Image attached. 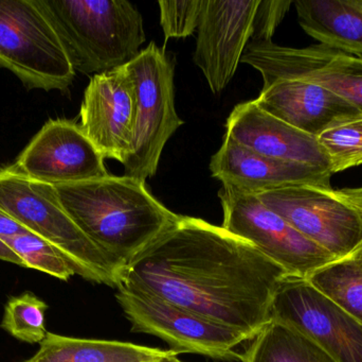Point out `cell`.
<instances>
[{"label": "cell", "instance_id": "cell-28", "mask_svg": "<svg viewBox=\"0 0 362 362\" xmlns=\"http://www.w3.org/2000/svg\"><path fill=\"white\" fill-rule=\"evenodd\" d=\"M337 193L342 199L346 200L362 210V186L356 188L340 189L337 191Z\"/></svg>", "mask_w": 362, "mask_h": 362}, {"label": "cell", "instance_id": "cell-10", "mask_svg": "<svg viewBox=\"0 0 362 362\" xmlns=\"http://www.w3.org/2000/svg\"><path fill=\"white\" fill-rule=\"evenodd\" d=\"M240 63L259 72L264 83L276 79L316 83L356 106L362 115V57L323 44L293 48L249 42Z\"/></svg>", "mask_w": 362, "mask_h": 362}, {"label": "cell", "instance_id": "cell-15", "mask_svg": "<svg viewBox=\"0 0 362 362\" xmlns=\"http://www.w3.org/2000/svg\"><path fill=\"white\" fill-rule=\"evenodd\" d=\"M255 102L272 116L314 137L336 125L362 118L358 108L337 94L299 79L264 83Z\"/></svg>", "mask_w": 362, "mask_h": 362}, {"label": "cell", "instance_id": "cell-25", "mask_svg": "<svg viewBox=\"0 0 362 362\" xmlns=\"http://www.w3.org/2000/svg\"><path fill=\"white\" fill-rule=\"evenodd\" d=\"M204 0L159 1L160 25L165 40L192 35L197 29Z\"/></svg>", "mask_w": 362, "mask_h": 362}, {"label": "cell", "instance_id": "cell-14", "mask_svg": "<svg viewBox=\"0 0 362 362\" xmlns=\"http://www.w3.org/2000/svg\"><path fill=\"white\" fill-rule=\"evenodd\" d=\"M81 129L104 159L124 164L133 148L136 91L127 65L95 74L85 89Z\"/></svg>", "mask_w": 362, "mask_h": 362}, {"label": "cell", "instance_id": "cell-27", "mask_svg": "<svg viewBox=\"0 0 362 362\" xmlns=\"http://www.w3.org/2000/svg\"><path fill=\"white\" fill-rule=\"evenodd\" d=\"M25 233H30V232L4 210H0V239L6 242L8 238Z\"/></svg>", "mask_w": 362, "mask_h": 362}, {"label": "cell", "instance_id": "cell-20", "mask_svg": "<svg viewBox=\"0 0 362 362\" xmlns=\"http://www.w3.org/2000/svg\"><path fill=\"white\" fill-rule=\"evenodd\" d=\"M242 362H336L297 329L272 320L255 338Z\"/></svg>", "mask_w": 362, "mask_h": 362}, {"label": "cell", "instance_id": "cell-8", "mask_svg": "<svg viewBox=\"0 0 362 362\" xmlns=\"http://www.w3.org/2000/svg\"><path fill=\"white\" fill-rule=\"evenodd\" d=\"M116 299L134 333L150 334L172 350L219 361L238 359L234 349L251 340L238 329L214 322L156 295L118 286Z\"/></svg>", "mask_w": 362, "mask_h": 362}, {"label": "cell", "instance_id": "cell-23", "mask_svg": "<svg viewBox=\"0 0 362 362\" xmlns=\"http://www.w3.org/2000/svg\"><path fill=\"white\" fill-rule=\"evenodd\" d=\"M4 242L14 251L27 269L38 270L65 282L76 276L66 257L54 246L34 234L15 236Z\"/></svg>", "mask_w": 362, "mask_h": 362}, {"label": "cell", "instance_id": "cell-6", "mask_svg": "<svg viewBox=\"0 0 362 362\" xmlns=\"http://www.w3.org/2000/svg\"><path fill=\"white\" fill-rule=\"evenodd\" d=\"M127 67L135 85L136 125L124 174L146 181L157 174L168 140L183 125L175 108L174 67L154 42Z\"/></svg>", "mask_w": 362, "mask_h": 362}, {"label": "cell", "instance_id": "cell-22", "mask_svg": "<svg viewBox=\"0 0 362 362\" xmlns=\"http://www.w3.org/2000/svg\"><path fill=\"white\" fill-rule=\"evenodd\" d=\"M48 305L34 293L11 297L4 306L0 327L25 344H40L46 338L45 314Z\"/></svg>", "mask_w": 362, "mask_h": 362}, {"label": "cell", "instance_id": "cell-16", "mask_svg": "<svg viewBox=\"0 0 362 362\" xmlns=\"http://www.w3.org/2000/svg\"><path fill=\"white\" fill-rule=\"evenodd\" d=\"M213 178L226 186L257 193L297 185L332 187L333 174L322 168L287 163L259 154L225 135L211 157Z\"/></svg>", "mask_w": 362, "mask_h": 362}, {"label": "cell", "instance_id": "cell-24", "mask_svg": "<svg viewBox=\"0 0 362 362\" xmlns=\"http://www.w3.org/2000/svg\"><path fill=\"white\" fill-rule=\"evenodd\" d=\"M317 140L329 159L332 174L362 165V118L331 128Z\"/></svg>", "mask_w": 362, "mask_h": 362}, {"label": "cell", "instance_id": "cell-13", "mask_svg": "<svg viewBox=\"0 0 362 362\" xmlns=\"http://www.w3.org/2000/svg\"><path fill=\"white\" fill-rule=\"evenodd\" d=\"M261 0H204L193 61L213 94L229 85L252 35Z\"/></svg>", "mask_w": 362, "mask_h": 362}, {"label": "cell", "instance_id": "cell-31", "mask_svg": "<svg viewBox=\"0 0 362 362\" xmlns=\"http://www.w3.org/2000/svg\"><path fill=\"white\" fill-rule=\"evenodd\" d=\"M352 256L356 257V259H361L362 261V246L361 248L359 249V250H357L356 252L354 253V254L352 255Z\"/></svg>", "mask_w": 362, "mask_h": 362}, {"label": "cell", "instance_id": "cell-30", "mask_svg": "<svg viewBox=\"0 0 362 362\" xmlns=\"http://www.w3.org/2000/svg\"><path fill=\"white\" fill-rule=\"evenodd\" d=\"M165 362H182L177 358V354L172 355V356L167 357L165 359Z\"/></svg>", "mask_w": 362, "mask_h": 362}, {"label": "cell", "instance_id": "cell-4", "mask_svg": "<svg viewBox=\"0 0 362 362\" xmlns=\"http://www.w3.org/2000/svg\"><path fill=\"white\" fill-rule=\"evenodd\" d=\"M0 210L54 246L81 278L117 288L122 269L70 218L54 185L28 178L13 166L0 169Z\"/></svg>", "mask_w": 362, "mask_h": 362}, {"label": "cell", "instance_id": "cell-11", "mask_svg": "<svg viewBox=\"0 0 362 362\" xmlns=\"http://www.w3.org/2000/svg\"><path fill=\"white\" fill-rule=\"evenodd\" d=\"M272 320L318 344L336 362H362V324L308 280L285 278L274 295Z\"/></svg>", "mask_w": 362, "mask_h": 362}, {"label": "cell", "instance_id": "cell-29", "mask_svg": "<svg viewBox=\"0 0 362 362\" xmlns=\"http://www.w3.org/2000/svg\"><path fill=\"white\" fill-rule=\"evenodd\" d=\"M0 261H8V263L15 264V265L25 268L21 259L15 254L14 251L2 239H0Z\"/></svg>", "mask_w": 362, "mask_h": 362}, {"label": "cell", "instance_id": "cell-17", "mask_svg": "<svg viewBox=\"0 0 362 362\" xmlns=\"http://www.w3.org/2000/svg\"><path fill=\"white\" fill-rule=\"evenodd\" d=\"M226 128L228 137L259 154L331 171L317 137L268 114L255 100L238 103L230 113Z\"/></svg>", "mask_w": 362, "mask_h": 362}, {"label": "cell", "instance_id": "cell-1", "mask_svg": "<svg viewBox=\"0 0 362 362\" xmlns=\"http://www.w3.org/2000/svg\"><path fill=\"white\" fill-rule=\"evenodd\" d=\"M286 278L251 242L180 215L122 270L118 286L156 295L252 340L272 321L274 295Z\"/></svg>", "mask_w": 362, "mask_h": 362}, {"label": "cell", "instance_id": "cell-5", "mask_svg": "<svg viewBox=\"0 0 362 362\" xmlns=\"http://www.w3.org/2000/svg\"><path fill=\"white\" fill-rule=\"evenodd\" d=\"M0 67L29 89L66 91L76 77L57 31L34 0H0Z\"/></svg>", "mask_w": 362, "mask_h": 362}, {"label": "cell", "instance_id": "cell-21", "mask_svg": "<svg viewBox=\"0 0 362 362\" xmlns=\"http://www.w3.org/2000/svg\"><path fill=\"white\" fill-rule=\"evenodd\" d=\"M323 295L362 324V261L354 256L337 259L308 278Z\"/></svg>", "mask_w": 362, "mask_h": 362}, {"label": "cell", "instance_id": "cell-26", "mask_svg": "<svg viewBox=\"0 0 362 362\" xmlns=\"http://www.w3.org/2000/svg\"><path fill=\"white\" fill-rule=\"evenodd\" d=\"M291 0H261L253 21L250 42H272L276 30L286 16Z\"/></svg>", "mask_w": 362, "mask_h": 362}, {"label": "cell", "instance_id": "cell-9", "mask_svg": "<svg viewBox=\"0 0 362 362\" xmlns=\"http://www.w3.org/2000/svg\"><path fill=\"white\" fill-rule=\"evenodd\" d=\"M259 201L336 259L362 246V210L332 187L297 185L257 193Z\"/></svg>", "mask_w": 362, "mask_h": 362}, {"label": "cell", "instance_id": "cell-19", "mask_svg": "<svg viewBox=\"0 0 362 362\" xmlns=\"http://www.w3.org/2000/svg\"><path fill=\"white\" fill-rule=\"evenodd\" d=\"M40 350L21 362H144L178 354L129 342L78 339L47 333Z\"/></svg>", "mask_w": 362, "mask_h": 362}, {"label": "cell", "instance_id": "cell-12", "mask_svg": "<svg viewBox=\"0 0 362 362\" xmlns=\"http://www.w3.org/2000/svg\"><path fill=\"white\" fill-rule=\"evenodd\" d=\"M104 161L80 125L57 119L42 128L12 166L28 178L62 185L108 176Z\"/></svg>", "mask_w": 362, "mask_h": 362}, {"label": "cell", "instance_id": "cell-32", "mask_svg": "<svg viewBox=\"0 0 362 362\" xmlns=\"http://www.w3.org/2000/svg\"><path fill=\"white\" fill-rule=\"evenodd\" d=\"M173 355H175V354H173ZM171 356H172V355H171ZM168 357H169V356H168ZM165 358H167V357H165V358H163V359H157V361H144V362H165Z\"/></svg>", "mask_w": 362, "mask_h": 362}, {"label": "cell", "instance_id": "cell-3", "mask_svg": "<svg viewBox=\"0 0 362 362\" xmlns=\"http://www.w3.org/2000/svg\"><path fill=\"white\" fill-rule=\"evenodd\" d=\"M74 70L102 74L133 61L146 43L144 18L127 0H34Z\"/></svg>", "mask_w": 362, "mask_h": 362}, {"label": "cell", "instance_id": "cell-7", "mask_svg": "<svg viewBox=\"0 0 362 362\" xmlns=\"http://www.w3.org/2000/svg\"><path fill=\"white\" fill-rule=\"evenodd\" d=\"M218 198L223 213L221 227L251 242L291 278L308 280L317 270L337 261L264 205L255 193L223 185Z\"/></svg>", "mask_w": 362, "mask_h": 362}, {"label": "cell", "instance_id": "cell-2", "mask_svg": "<svg viewBox=\"0 0 362 362\" xmlns=\"http://www.w3.org/2000/svg\"><path fill=\"white\" fill-rule=\"evenodd\" d=\"M54 187L70 218L122 270L180 216L151 193L146 181L125 174Z\"/></svg>", "mask_w": 362, "mask_h": 362}, {"label": "cell", "instance_id": "cell-18", "mask_svg": "<svg viewBox=\"0 0 362 362\" xmlns=\"http://www.w3.org/2000/svg\"><path fill=\"white\" fill-rule=\"evenodd\" d=\"M306 34L331 48L362 57V0H296Z\"/></svg>", "mask_w": 362, "mask_h": 362}]
</instances>
